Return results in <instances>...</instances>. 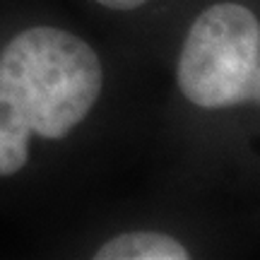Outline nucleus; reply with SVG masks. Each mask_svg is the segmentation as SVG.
Here are the masks:
<instances>
[{
    "mask_svg": "<svg viewBox=\"0 0 260 260\" xmlns=\"http://www.w3.org/2000/svg\"><path fill=\"white\" fill-rule=\"evenodd\" d=\"M102 84L94 48L63 29L31 27L0 51V94L41 138L58 140L80 125Z\"/></svg>",
    "mask_w": 260,
    "mask_h": 260,
    "instance_id": "1",
    "label": "nucleus"
},
{
    "mask_svg": "<svg viewBox=\"0 0 260 260\" xmlns=\"http://www.w3.org/2000/svg\"><path fill=\"white\" fill-rule=\"evenodd\" d=\"M258 68V17L241 3H214L188 29L176 82L195 106L229 109L255 96Z\"/></svg>",
    "mask_w": 260,
    "mask_h": 260,
    "instance_id": "2",
    "label": "nucleus"
},
{
    "mask_svg": "<svg viewBox=\"0 0 260 260\" xmlns=\"http://www.w3.org/2000/svg\"><path fill=\"white\" fill-rule=\"evenodd\" d=\"M96 260H186L188 248L164 232L118 234L94 253Z\"/></svg>",
    "mask_w": 260,
    "mask_h": 260,
    "instance_id": "3",
    "label": "nucleus"
},
{
    "mask_svg": "<svg viewBox=\"0 0 260 260\" xmlns=\"http://www.w3.org/2000/svg\"><path fill=\"white\" fill-rule=\"evenodd\" d=\"M31 130L12 104L0 94V176H12L29 159Z\"/></svg>",
    "mask_w": 260,
    "mask_h": 260,
    "instance_id": "4",
    "label": "nucleus"
},
{
    "mask_svg": "<svg viewBox=\"0 0 260 260\" xmlns=\"http://www.w3.org/2000/svg\"><path fill=\"white\" fill-rule=\"evenodd\" d=\"M96 3H102L111 10H135L140 5H145L147 0H96Z\"/></svg>",
    "mask_w": 260,
    "mask_h": 260,
    "instance_id": "5",
    "label": "nucleus"
},
{
    "mask_svg": "<svg viewBox=\"0 0 260 260\" xmlns=\"http://www.w3.org/2000/svg\"><path fill=\"white\" fill-rule=\"evenodd\" d=\"M253 99H260V68H258V80H255V96Z\"/></svg>",
    "mask_w": 260,
    "mask_h": 260,
    "instance_id": "6",
    "label": "nucleus"
}]
</instances>
